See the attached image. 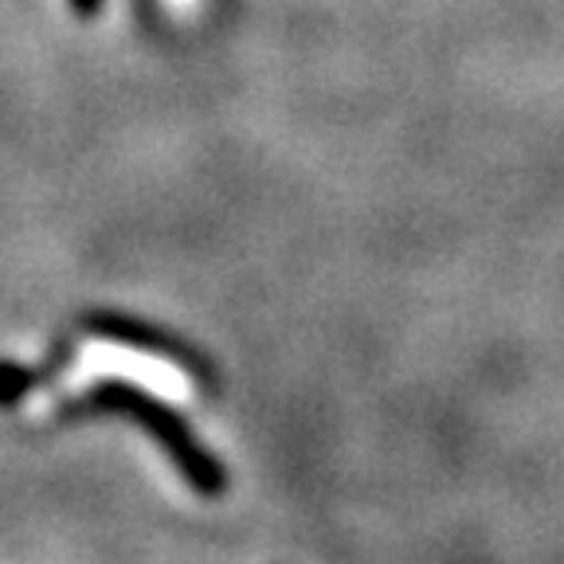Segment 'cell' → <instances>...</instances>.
<instances>
[{"label": "cell", "instance_id": "cell-1", "mask_svg": "<svg viewBox=\"0 0 564 564\" xmlns=\"http://www.w3.org/2000/svg\"><path fill=\"white\" fill-rule=\"evenodd\" d=\"M90 404H95L98 412L130 415L138 427H145V432L153 435V443L173 458V467L181 470V478H185L193 490L208 494V498L228 490V470H224V463L212 455L208 447H200L196 432L165 404V400L150 397L145 388L126 384V380H106V384H98L95 392H90Z\"/></svg>", "mask_w": 564, "mask_h": 564}, {"label": "cell", "instance_id": "cell-2", "mask_svg": "<svg viewBox=\"0 0 564 564\" xmlns=\"http://www.w3.org/2000/svg\"><path fill=\"white\" fill-rule=\"evenodd\" d=\"M98 337L115 345H130L138 352H153V357H165V361H176V365H193V352L185 345H176L173 337H165L161 329L145 326V322H133V317H122V314H95L87 322Z\"/></svg>", "mask_w": 564, "mask_h": 564}, {"label": "cell", "instance_id": "cell-3", "mask_svg": "<svg viewBox=\"0 0 564 564\" xmlns=\"http://www.w3.org/2000/svg\"><path fill=\"white\" fill-rule=\"evenodd\" d=\"M35 372L20 369V365H0V404H17L24 392H32Z\"/></svg>", "mask_w": 564, "mask_h": 564}, {"label": "cell", "instance_id": "cell-4", "mask_svg": "<svg viewBox=\"0 0 564 564\" xmlns=\"http://www.w3.org/2000/svg\"><path fill=\"white\" fill-rule=\"evenodd\" d=\"M70 12H75V17H83V20H90V17H98V12H102V0H70Z\"/></svg>", "mask_w": 564, "mask_h": 564}]
</instances>
